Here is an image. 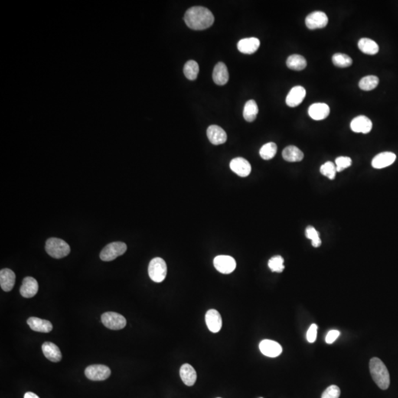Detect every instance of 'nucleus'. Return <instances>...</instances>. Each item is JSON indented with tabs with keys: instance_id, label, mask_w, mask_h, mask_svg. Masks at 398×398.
<instances>
[{
	"instance_id": "1",
	"label": "nucleus",
	"mask_w": 398,
	"mask_h": 398,
	"mask_svg": "<svg viewBox=\"0 0 398 398\" xmlns=\"http://www.w3.org/2000/svg\"><path fill=\"white\" fill-rule=\"evenodd\" d=\"M184 21L187 27L195 30H202L209 28L214 22L213 13L204 7L196 6L186 11Z\"/></svg>"
},
{
	"instance_id": "2",
	"label": "nucleus",
	"mask_w": 398,
	"mask_h": 398,
	"mask_svg": "<svg viewBox=\"0 0 398 398\" xmlns=\"http://www.w3.org/2000/svg\"><path fill=\"white\" fill-rule=\"evenodd\" d=\"M370 370L378 386L383 390L387 389L390 385V376L383 361L378 358H373L370 361Z\"/></svg>"
},
{
	"instance_id": "3",
	"label": "nucleus",
	"mask_w": 398,
	"mask_h": 398,
	"mask_svg": "<svg viewBox=\"0 0 398 398\" xmlns=\"http://www.w3.org/2000/svg\"><path fill=\"white\" fill-rule=\"evenodd\" d=\"M46 252L52 258L60 259L70 254V247L68 243L61 239L52 238L46 242Z\"/></svg>"
},
{
	"instance_id": "4",
	"label": "nucleus",
	"mask_w": 398,
	"mask_h": 398,
	"mask_svg": "<svg viewBox=\"0 0 398 398\" xmlns=\"http://www.w3.org/2000/svg\"><path fill=\"white\" fill-rule=\"evenodd\" d=\"M148 275L154 282H162L167 275L165 261L161 258H154L148 265Z\"/></svg>"
},
{
	"instance_id": "5",
	"label": "nucleus",
	"mask_w": 398,
	"mask_h": 398,
	"mask_svg": "<svg viewBox=\"0 0 398 398\" xmlns=\"http://www.w3.org/2000/svg\"><path fill=\"white\" fill-rule=\"evenodd\" d=\"M127 250V246L122 242H113L108 244L100 254V258L103 261H112L123 255Z\"/></svg>"
},
{
	"instance_id": "6",
	"label": "nucleus",
	"mask_w": 398,
	"mask_h": 398,
	"mask_svg": "<svg viewBox=\"0 0 398 398\" xmlns=\"http://www.w3.org/2000/svg\"><path fill=\"white\" fill-rule=\"evenodd\" d=\"M102 323L110 330H118L126 325V319L123 316L115 312H106L101 316Z\"/></svg>"
},
{
	"instance_id": "7",
	"label": "nucleus",
	"mask_w": 398,
	"mask_h": 398,
	"mask_svg": "<svg viewBox=\"0 0 398 398\" xmlns=\"http://www.w3.org/2000/svg\"><path fill=\"white\" fill-rule=\"evenodd\" d=\"M85 375L87 378L95 381L104 380L111 376V370L105 365H90L85 370Z\"/></svg>"
},
{
	"instance_id": "8",
	"label": "nucleus",
	"mask_w": 398,
	"mask_h": 398,
	"mask_svg": "<svg viewBox=\"0 0 398 398\" xmlns=\"http://www.w3.org/2000/svg\"><path fill=\"white\" fill-rule=\"evenodd\" d=\"M215 268L220 273L228 275L234 272L236 268V259L228 255H219L215 258Z\"/></svg>"
},
{
	"instance_id": "9",
	"label": "nucleus",
	"mask_w": 398,
	"mask_h": 398,
	"mask_svg": "<svg viewBox=\"0 0 398 398\" xmlns=\"http://www.w3.org/2000/svg\"><path fill=\"white\" fill-rule=\"evenodd\" d=\"M328 23V18L324 12L315 11L311 13L305 19V24L311 30L324 28Z\"/></svg>"
},
{
	"instance_id": "10",
	"label": "nucleus",
	"mask_w": 398,
	"mask_h": 398,
	"mask_svg": "<svg viewBox=\"0 0 398 398\" xmlns=\"http://www.w3.org/2000/svg\"><path fill=\"white\" fill-rule=\"evenodd\" d=\"M229 166L231 170L240 177H248L252 171L250 163L242 157L233 159Z\"/></svg>"
},
{
	"instance_id": "11",
	"label": "nucleus",
	"mask_w": 398,
	"mask_h": 398,
	"mask_svg": "<svg viewBox=\"0 0 398 398\" xmlns=\"http://www.w3.org/2000/svg\"><path fill=\"white\" fill-rule=\"evenodd\" d=\"M306 96V90L301 86L293 87L286 97V104L290 107H297L301 104Z\"/></svg>"
},
{
	"instance_id": "12",
	"label": "nucleus",
	"mask_w": 398,
	"mask_h": 398,
	"mask_svg": "<svg viewBox=\"0 0 398 398\" xmlns=\"http://www.w3.org/2000/svg\"><path fill=\"white\" fill-rule=\"evenodd\" d=\"M259 350L264 356L270 358L278 357L282 352L280 344L272 340H262L259 343Z\"/></svg>"
},
{
	"instance_id": "13",
	"label": "nucleus",
	"mask_w": 398,
	"mask_h": 398,
	"mask_svg": "<svg viewBox=\"0 0 398 398\" xmlns=\"http://www.w3.org/2000/svg\"><path fill=\"white\" fill-rule=\"evenodd\" d=\"M207 135L209 140L215 145H222L226 142L227 135L223 128L219 125H213L208 127Z\"/></svg>"
},
{
	"instance_id": "14",
	"label": "nucleus",
	"mask_w": 398,
	"mask_h": 398,
	"mask_svg": "<svg viewBox=\"0 0 398 398\" xmlns=\"http://www.w3.org/2000/svg\"><path fill=\"white\" fill-rule=\"evenodd\" d=\"M350 128L356 133L368 134L373 128V122L367 117L360 115L352 120Z\"/></svg>"
},
{
	"instance_id": "15",
	"label": "nucleus",
	"mask_w": 398,
	"mask_h": 398,
	"mask_svg": "<svg viewBox=\"0 0 398 398\" xmlns=\"http://www.w3.org/2000/svg\"><path fill=\"white\" fill-rule=\"evenodd\" d=\"M39 291V284L37 279L31 277H27L22 281V285L20 288V294L24 298H31L37 294Z\"/></svg>"
},
{
	"instance_id": "16",
	"label": "nucleus",
	"mask_w": 398,
	"mask_h": 398,
	"mask_svg": "<svg viewBox=\"0 0 398 398\" xmlns=\"http://www.w3.org/2000/svg\"><path fill=\"white\" fill-rule=\"evenodd\" d=\"M395 160H396V155L394 153H380L374 157L372 161V165L376 169H382V168H386L393 164Z\"/></svg>"
},
{
	"instance_id": "17",
	"label": "nucleus",
	"mask_w": 398,
	"mask_h": 398,
	"mask_svg": "<svg viewBox=\"0 0 398 398\" xmlns=\"http://www.w3.org/2000/svg\"><path fill=\"white\" fill-rule=\"evenodd\" d=\"M328 105L323 103H314L308 109V115L314 120H322L330 114Z\"/></svg>"
},
{
	"instance_id": "18",
	"label": "nucleus",
	"mask_w": 398,
	"mask_h": 398,
	"mask_svg": "<svg viewBox=\"0 0 398 398\" xmlns=\"http://www.w3.org/2000/svg\"><path fill=\"white\" fill-rule=\"evenodd\" d=\"M206 324L210 331L218 333L222 327V318L216 310H209L206 314Z\"/></svg>"
},
{
	"instance_id": "19",
	"label": "nucleus",
	"mask_w": 398,
	"mask_h": 398,
	"mask_svg": "<svg viewBox=\"0 0 398 398\" xmlns=\"http://www.w3.org/2000/svg\"><path fill=\"white\" fill-rule=\"evenodd\" d=\"M260 45V41L258 39L252 38L243 39L238 43V49L240 53L243 54L251 55L255 53Z\"/></svg>"
},
{
	"instance_id": "20",
	"label": "nucleus",
	"mask_w": 398,
	"mask_h": 398,
	"mask_svg": "<svg viewBox=\"0 0 398 398\" xmlns=\"http://www.w3.org/2000/svg\"><path fill=\"white\" fill-rule=\"evenodd\" d=\"M213 79L215 83L219 86H223L227 83L229 80V73L226 64L223 62H219L215 66Z\"/></svg>"
},
{
	"instance_id": "21",
	"label": "nucleus",
	"mask_w": 398,
	"mask_h": 398,
	"mask_svg": "<svg viewBox=\"0 0 398 398\" xmlns=\"http://www.w3.org/2000/svg\"><path fill=\"white\" fill-rule=\"evenodd\" d=\"M16 282L15 273L9 269H4L0 272V285L4 291H11Z\"/></svg>"
},
{
	"instance_id": "22",
	"label": "nucleus",
	"mask_w": 398,
	"mask_h": 398,
	"mask_svg": "<svg viewBox=\"0 0 398 398\" xmlns=\"http://www.w3.org/2000/svg\"><path fill=\"white\" fill-rule=\"evenodd\" d=\"M27 324L31 330L40 333H50L53 330V324L47 320L37 317H30L27 319Z\"/></svg>"
},
{
	"instance_id": "23",
	"label": "nucleus",
	"mask_w": 398,
	"mask_h": 398,
	"mask_svg": "<svg viewBox=\"0 0 398 398\" xmlns=\"http://www.w3.org/2000/svg\"><path fill=\"white\" fill-rule=\"evenodd\" d=\"M41 348H42L44 356L50 361L59 362L61 360V352L58 346L53 343L49 342V341L44 342Z\"/></svg>"
},
{
	"instance_id": "24",
	"label": "nucleus",
	"mask_w": 398,
	"mask_h": 398,
	"mask_svg": "<svg viewBox=\"0 0 398 398\" xmlns=\"http://www.w3.org/2000/svg\"><path fill=\"white\" fill-rule=\"evenodd\" d=\"M180 376L184 384L188 386H193L197 379L196 370L191 365L185 363L180 369Z\"/></svg>"
},
{
	"instance_id": "25",
	"label": "nucleus",
	"mask_w": 398,
	"mask_h": 398,
	"mask_svg": "<svg viewBox=\"0 0 398 398\" xmlns=\"http://www.w3.org/2000/svg\"><path fill=\"white\" fill-rule=\"evenodd\" d=\"M282 157L285 161L297 162L303 159L304 154L300 149L294 145L286 147L282 151Z\"/></svg>"
},
{
	"instance_id": "26",
	"label": "nucleus",
	"mask_w": 398,
	"mask_h": 398,
	"mask_svg": "<svg viewBox=\"0 0 398 398\" xmlns=\"http://www.w3.org/2000/svg\"><path fill=\"white\" fill-rule=\"evenodd\" d=\"M358 46L359 50L362 53H365V54L374 56L379 52L378 44L373 40H370V39H360L359 40Z\"/></svg>"
},
{
	"instance_id": "27",
	"label": "nucleus",
	"mask_w": 398,
	"mask_h": 398,
	"mask_svg": "<svg viewBox=\"0 0 398 398\" xmlns=\"http://www.w3.org/2000/svg\"><path fill=\"white\" fill-rule=\"evenodd\" d=\"M286 65L291 70L300 71L307 66L306 59L300 55H291L287 59Z\"/></svg>"
},
{
	"instance_id": "28",
	"label": "nucleus",
	"mask_w": 398,
	"mask_h": 398,
	"mask_svg": "<svg viewBox=\"0 0 398 398\" xmlns=\"http://www.w3.org/2000/svg\"><path fill=\"white\" fill-rule=\"evenodd\" d=\"M258 106L254 100H250L246 102L243 109V118L247 122H253L256 119L258 115Z\"/></svg>"
},
{
	"instance_id": "29",
	"label": "nucleus",
	"mask_w": 398,
	"mask_h": 398,
	"mask_svg": "<svg viewBox=\"0 0 398 398\" xmlns=\"http://www.w3.org/2000/svg\"><path fill=\"white\" fill-rule=\"evenodd\" d=\"M199 73V66L195 60H188L184 64V74L188 80H194L197 79Z\"/></svg>"
},
{
	"instance_id": "30",
	"label": "nucleus",
	"mask_w": 398,
	"mask_h": 398,
	"mask_svg": "<svg viewBox=\"0 0 398 398\" xmlns=\"http://www.w3.org/2000/svg\"><path fill=\"white\" fill-rule=\"evenodd\" d=\"M379 83L377 76H368L363 78L359 82V87L363 91H371L376 89Z\"/></svg>"
},
{
	"instance_id": "31",
	"label": "nucleus",
	"mask_w": 398,
	"mask_h": 398,
	"mask_svg": "<svg viewBox=\"0 0 398 398\" xmlns=\"http://www.w3.org/2000/svg\"><path fill=\"white\" fill-rule=\"evenodd\" d=\"M278 147L274 142H269L262 145L259 150V155L261 158L265 160L272 159L276 155Z\"/></svg>"
},
{
	"instance_id": "32",
	"label": "nucleus",
	"mask_w": 398,
	"mask_h": 398,
	"mask_svg": "<svg viewBox=\"0 0 398 398\" xmlns=\"http://www.w3.org/2000/svg\"><path fill=\"white\" fill-rule=\"evenodd\" d=\"M332 60L334 64L339 68H346L353 64V59L350 56L343 53L334 54L332 58Z\"/></svg>"
},
{
	"instance_id": "33",
	"label": "nucleus",
	"mask_w": 398,
	"mask_h": 398,
	"mask_svg": "<svg viewBox=\"0 0 398 398\" xmlns=\"http://www.w3.org/2000/svg\"><path fill=\"white\" fill-rule=\"evenodd\" d=\"M320 172L323 176L327 177L329 179L333 180L336 178V175H337V167L335 164L332 161H327L321 166Z\"/></svg>"
},
{
	"instance_id": "34",
	"label": "nucleus",
	"mask_w": 398,
	"mask_h": 398,
	"mask_svg": "<svg viewBox=\"0 0 398 398\" xmlns=\"http://www.w3.org/2000/svg\"><path fill=\"white\" fill-rule=\"evenodd\" d=\"M269 267L272 272H278L281 273L283 272L285 269L284 265V259L279 255L273 257L269 261Z\"/></svg>"
},
{
	"instance_id": "35",
	"label": "nucleus",
	"mask_w": 398,
	"mask_h": 398,
	"mask_svg": "<svg viewBox=\"0 0 398 398\" xmlns=\"http://www.w3.org/2000/svg\"><path fill=\"white\" fill-rule=\"evenodd\" d=\"M305 236L308 239L312 242V245L314 247H319L321 244V239L319 237V233L316 230L314 226H309L306 228L305 231Z\"/></svg>"
},
{
	"instance_id": "36",
	"label": "nucleus",
	"mask_w": 398,
	"mask_h": 398,
	"mask_svg": "<svg viewBox=\"0 0 398 398\" xmlns=\"http://www.w3.org/2000/svg\"><path fill=\"white\" fill-rule=\"evenodd\" d=\"M352 164V159L350 157H339L336 159V167L337 172H341Z\"/></svg>"
},
{
	"instance_id": "37",
	"label": "nucleus",
	"mask_w": 398,
	"mask_h": 398,
	"mask_svg": "<svg viewBox=\"0 0 398 398\" xmlns=\"http://www.w3.org/2000/svg\"><path fill=\"white\" fill-rule=\"evenodd\" d=\"M340 395H341V391L338 386L332 385L327 387V389L323 392L321 398H338Z\"/></svg>"
},
{
	"instance_id": "38",
	"label": "nucleus",
	"mask_w": 398,
	"mask_h": 398,
	"mask_svg": "<svg viewBox=\"0 0 398 398\" xmlns=\"http://www.w3.org/2000/svg\"><path fill=\"white\" fill-rule=\"evenodd\" d=\"M317 330L318 327L317 324H312L307 332V340L309 343H314L317 339Z\"/></svg>"
},
{
	"instance_id": "39",
	"label": "nucleus",
	"mask_w": 398,
	"mask_h": 398,
	"mask_svg": "<svg viewBox=\"0 0 398 398\" xmlns=\"http://www.w3.org/2000/svg\"><path fill=\"white\" fill-rule=\"evenodd\" d=\"M340 336V332L338 330H333L328 332V334L326 336L325 341L327 344H333Z\"/></svg>"
},
{
	"instance_id": "40",
	"label": "nucleus",
	"mask_w": 398,
	"mask_h": 398,
	"mask_svg": "<svg viewBox=\"0 0 398 398\" xmlns=\"http://www.w3.org/2000/svg\"><path fill=\"white\" fill-rule=\"evenodd\" d=\"M24 398H40L38 395H36V394L33 393V392H27V393L24 395Z\"/></svg>"
}]
</instances>
